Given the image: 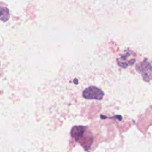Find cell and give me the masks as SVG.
Returning a JSON list of instances; mask_svg holds the SVG:
<instances>
[{
	"label": "cell",
	"mask_w": 152,
	"mask_h": 152,
	"mask_svg": "<svg viewBox=\"0 0 152 152\" xmlns=\"http://www.w3.org/2000/svg\"><path fill=\"white\" fill-rule=\"evenodd\" d=\"M71 135L86 149L90 147L93 137L87 127L81 125L74 126L71 129Z\"/></svg>",
	"instance_id": "1"
},
{
	"label": "cell",
	"mask_w": 152,
	"mask_h": 152,
	"mask_svg": "<svg viewBox=\"0 0 152 152\" xmlns=\"http://www.w3.org/2000/svg\"><path fill=\"white\" fill-rule=\"evenodd\" d=\"M10 18L8 9L5 7H0V20L4 22L7 21Z\"/></svg>",
	"instance_id": "3"
},
{
	"label": "cell",
	"mask_w": 152,
	"mask_h": 152,
	"mask_svg": "<svg viewBox=\"0 0 152 152\" xmlns=\"http://www.w3.org/2000/svg\"><path fill=\"white\" fill-rule=\"evenodd\" d=\"M103 96V91L94 86H90L86 88L83 92V96L87 99L102 100Z\"/></svg>",
	"instance_id": "2"
}]
</instances>
